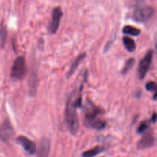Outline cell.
Masks as SVG:
<instances>
[{
	"label": "cell",
	"instance_id": "1",
	"mask_svg": "<svg viewBox=\"0 0 157 157\" xmlns=\"http://www.w3.org/2000/svg\"><path fill=\"white\" fill-rule=\"evenodd\" d=\"M82 89L83 84H81L75 90H73L66 104L65 121L69 131L73 135L76 134L79 129L77 108L81 107L82 103V98H81Z\"/></svg>",
	"mask_w": 157,
	"mask_h": 157
},
{
	"label": "cell",
	"instance_id": "2",
	"mask_svg": "<svg viewBox=\"0 0 157 157\" xmlns=\"http://www.w3.org/2000/svg\"><path fill=\"white\" fill-rule=\"evenodd\" d=\"M102 113V110L87 101L84 112V123L86 126L95 130H103L107 126V123L100 117Z\"/></svg>",
	"mask_w": 157,
	"mask_h": 157
},
{
	"label": "cell",
	"instance_id": "3",
	"mask_svg": "<svg viewBox=\"0 0 157 157\" xmlns=\"http://www.w3.org/2000/svg\"><path fill=\"white\" fill-rule=\"evenodd\" d=\"M27 64L23 56L18 57L14 61L11 70V77L14 79L21 80L27 75Z\"/></svg>",
	"mask_w": 157,
	"mask_h": 157
},
{
	"label": "cell",
	"instance_id": "4",
	"mask_svg": "<svg viewBox=\"0 0 157 157\" xmlns=\"http://www.w3.org/2000/svg\"><path fill=\"white\" fill-rule=\"evenodd\" d=\"M155 10L152 6L139 7L133 12V19L138 22H145L153 16Z\"/></svg>",
	"mask_w": 157,
	"mask_h": 157
},
{
	"label": "cell",
	"instance_id": "5",
	"mask_svg": "<svg viewBox=\"0 0 157 157\" xmlns=\"http://www.w3.org/2000/svg\"><path fill=\"white\" fill-rule=\"evenodd\" d=\"M153 51L152 49L149 50L147 53L146 54L145 56L143 58L140 62L139 65H138L137 73L138 77L140 79H144L145 76L147 75V72H148L149 69H150V64H152V61H153Z\"/></svg>",
	"mask_w": 157,
	"mask_h": 157
},
{
	"label": "cell",
	"instance_id": "6",
	"mask_svg": "<svg viewBox=\"0 0 157 157\" xmlns=\"http://www.w3.org/2000/svg\"><path fill=\"white\" fill-rule=\"evenodd\" d=\"M15 131L8 119L5 120L0 126V140L4 143H8L13 138Z\"/></svg>",
	"mask_w": 157,
	"mask_h": 157
},
{
	"label": "cell",
	"instance_id": "7",
	"mask_svg": "<svg viewBox=\"0 0 157 157\" xmlns=\"http://www.w3.org/2000/svg\"><path fill=\"white\" fill-rule=\"evenodd\" d=\"M62 15L63 12L61 7H56L52 10V19L48 25V31L50 33L55 34L58 31Z\"/></svg>",
	"mask_w": 157,
	"mask_h": 157
},
{
	"label": "cell",
	"instance_id": "8",
	"mask_svg": "<svg viewBox=\"0 0 157 157\" xmlns=\"http://www.w3.org/2000/svg\"><path fill=\"white\" fill-rule=\"evenodd\" d=\"M17 143L21 146L24 148L27 153L29 154L33 155L36 153V146H35V143L32 142L30 139L27 138L26 136H19L17 137L16 139Z\"/></svg>",
	"mask_w": 157,
	"mask_h": 157
},
{
	"label": "cell",
	"instance_id": "9",
	"mask_svg": "<svg viewBox=\"0 0 157 157\" xmlns=\"http://www.w3.org/2000/svg\"><path fill=\"white\" fill-rule=\"evenodd\" d=\"M154 143L155 138L153 133H152V132H148V133H146V134L141 138L140 140L138 142L137 148L140 149V150L150 148V147H153Z\"/></svg>",
	"mask_w": 157,
	"mask_h": 157
},
{
	"label": "cell",
	"instance_id": "10",
	"mask_svg": "<svg viewBox=\"0 0 157 157\" xmlns=\"http://www.w3.org/2000/svg\"><path fill=\"white\" fill-rule=\"evenodd\" d=\"M49 150H50V143L46 138H43L39 143L37 153L38 157H48Z\"/></svg>",
	"mask_w": 157,
	"mask_h": 157
},
{
	"label": "cell",
	"instance_id": "11",
	"mask_svg": "<svg viewBox=\"0 0 157 157\" xmlns=\"http://www.w3.org/2000/svg\"><path fill=\"white\" fill-rule=\"evenodd\" d=\"M85 57H86L85 53H82V54H81L80 55H78V58L75 59V61H74L73 64H72L71 66L70 69H69L68 72H67V77H71L74 73H75V71H76V69L78 68V67L79 66V64H81V62L84 59V58H85Z\"/></svg>",
	"mask_w": 157,
	"mask_h": 157
},
{
	"label": "cell",
	"instance_id": "12",
	"mask_svg": "<svg viewBox=\"0 0 157 157\" xmlns=\"http://www.w3.org/2000/svg\"><path fill=\"white\" fill-rule=\"evenodd\" d=\"M103 151H104V147L98 146V147H94V148L91 149V150H89L83 153L82 157H94L102 153Z\"/></svg>",
	"mask_w": 157,
	"mask_h": 157
},
{
	"label": "cell",
	"instance_id": "13",
	"mask_svg": "<svg viewBox=\"0 0 157 157\" xmlns=\"http://www.w3.org/2000/svg\"><path fill=\"white\" fill-rule=\"evenodd\" d=\"M123 41H124V44L125 46L126 49L128 52H133L136 48V43L133 38H130V37H124L123 38Z\"/></svg>",
	"mask_w": 157,
	"mask_h": 157
},
{
	"label": "cell",
	"instance_id": "14",
	"mask_svg": "<svg viewBox=\"0 0 157 157\" xmlns=\"http://www.w3.org/2000/svg\"><path fill=\"white\" fill-rule=\"evenodd\" d=\"M123 32L132 36H137L140 34V30L131 25H126L123 29Z\"/></svg>",
	"mask_w": 157,
	"mask_h": 157
},
{
	"label": "cell",
	"instance_id": "15",
	"mask_svg": "<svg viewBox=\"0 0 157 157\" xmlns=\"http://www.w3.org/2000/svg\"><path fill=\"white\" fill-rule=\"evenodd\" d=\"M134 64H135L134 58H130V59L127 60V61H126L125 64H124V68H123L122 71H121L122 72V74H127V72H128L129 71H130V69L133 67Z\"/></svg>",
	"mask_w": 157,
	"mask_h": 157
},
{
	"label": "cell",
	"instance_id": "16",
	"mask_svg": "<svg viewBox=\"0 0 157 157\" xmlns=\"http://www.w3.org/2000/svg\"><path fill=\"white\" fill-rule=\"evenodd\" d=\"M149 127V123L147 121H143L139 125L137 128V133H143L148 129Z\"/></svg>",
	"mask_w": 157,
	"mask_h": 157
},
{
	"label": "cell",
	"instance_id": "17",
	"mask_svg": "<svg viewBox=\"0 0 157 157\" xmlns=\"http://www.w3.org/2000/svg\"><path fill=\"white\" fill-rule=\"evenodd\" d=\"M146 88H147V90H149V91L156 92V82H154V81H150V82H148L147 84V85H146Z\"/></svg>",
	"mask_w": 157,
	"mask_h": 157
},
{
	"label": "cell",
	"instance_id": "18",
	"mask_svg": "<svg viewBox=\"0 0 157 157\" xmlns=\"http://www.w3.org/2000/svg\"><path fill=\"white\" fill-rule=\"evenodd\" d=\"M0 36H1L2 42H5V40H6V29H2L1 32H0Z\"/></svg>",
	"mask_w": 157,
	"mask_h": 157
},
{
	"label": "cell",
	"instance_id": "19",
	"mask_svg": "<svg viewBox=\"0 0 157 157\" xmlns=\"http://www.w3.org/2000/svg\"><path fill=\"white\" fill-rule=\"evenodd\" d=\"M156 113H153V117H152V121H153V123H155L156 122Z\"/></svg>",
	"mask_w": 157,
	"mask_h": 157
}]
</instances>
